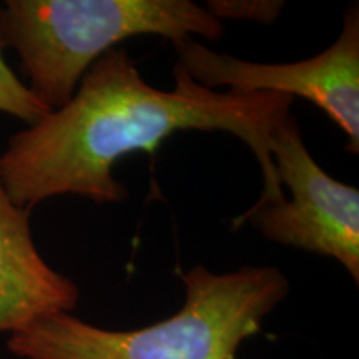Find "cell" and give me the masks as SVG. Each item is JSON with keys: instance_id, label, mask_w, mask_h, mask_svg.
<instances>
[{"instance_id": "obj_1", "label": "cell", "mask_w": 359, "mask_h": 359, "mask_svg": "<svg viewBox=\"0 0 359 359\" xmlns=\"http://www.w3.org/2000/svg\"><path fill=\"white\" fill-rule=\"evenodd\" d=\"M175 88L147 83L122 48L90 67L75 95L8 140L0 155V183L13 203L77 195L95 203L128 196L114 177L123 156L147 151L182 130L228 132L250 147L262 167L263 190L255 205L280 203L285 193L269 154L271 132L291 111L293 98L271 92H215L173 69Z\"/></svg>"}, {"instance_id": "obj_2", "label": "cell", "mask_w": 359, "mask_h": 359, "mask_svg": "<svg viewBox=\"0 0 359 359\" xmlns=\"http://www.w3.org/2000/svg\"><path fill=\"white\" fill-rule=\"evenodd\" d=\"M187 298L173 316L140 330H105L70 311L45 314L11 334L7 348L22 359H236L241 343L290 293L273 266L183 273Z\"/></svg>"}, {"instance_id": "obj_3", "label": "cell", "mask_w": 359, "mask_h": 359, "mask_svg": "<svg viewBox=\"0 0 359 359\" xmlns=\"http://www.w3.org/2000/svg\"><path fill=\"white\" fill-rule=\"evenodd\" d=\"M223 22L190 0H7L0 47L20 57L30 92L52 111L75 95L90 67L125 39L223 37Z\"/></svg>"}, {"instance_id": "obj_4", "label": "cell", "mask_w": 359, "mask_h": 359, "mask_svg": "<svg viewBox=\"0 0 359 359\" xmlns=\"http://www.w3.org/2000/svg\"><path fill=\"white\" fill-rule=\"evenodd\" d=\"M269 154L280 185L291 200L253 205L233 219L238 230L253 224L276 243L330 257L341 263L354 283H359V191L330 177L304 145L293 115L273 128Z\"/></svg>"}, {"instance_id": "obj_5", "label": "cell", "mask_w": 359, "mask_h": 359, "mask_svg": "<svg viewBox=\"0 0 359 359\" xmlns=\"http://www.w3.org/2000/svg\"><path fill=\"white\" fill-rule=\"evenodd\" d=\"M193 82L213 90L271 92L302 97L331 116L348 135L349 154H359V8L344 12L343 30L320 55L294 64H255L217 53L193 39L173 43Z\"/></svg>"}, {"instance_id": "obj_6", "label": "cell", "mask_w": 359, "mask_h": 359, "mask_svg": "<svg viewBox=\"0 0 359 359\" xmlns=\"http://www.w3.org/2000/svg\"><path fill=\"white\" fill-rule=\"evenodd\" d=\"M79 286L39 253L30 210L8 198L0 183V333H17L45 314L74 311Z\"/></svg>"}, {"instance_id": "obj_7", "label": "cell", "mask_w": 359, "mask_h": 359, "mask_svg": "<svg viewBox=\"0 0 359 359\" xmlns=\"http://www.w3.org/2000/svg\"><path fill=\"white\" fill-rule=\"evenodd\" d=\"M50 111L52 110L45 107L30 92L29 87L13 74L0 47V114L12 115L27 125H34Z\"/></svg>"}, {"instance_id": "obj_8", "label": "cell", "mask_w": 359, "mask_h": 359, "mask_svg": "<svg viewBox=\"0 0 359 359\" xmlns=\"http://www.w3.org/2000/svg\"><path fill=\"white\" fill-rule=\"evenodd\" d=\"M285 7L278 0H208L206 11L215 19L223 20H251L258 24H273Z\"/></svg>"}]
</instances>
